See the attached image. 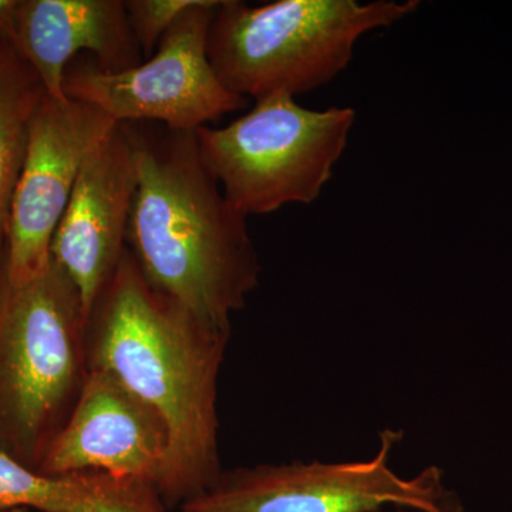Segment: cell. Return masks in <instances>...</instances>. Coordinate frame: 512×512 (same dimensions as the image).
Returning <instances> with one entry per match:
<instances>
[{"instance_id": "cell-15", "label": "cell", "mask_w": 512, "mask_h": 512, "mask_svg": "<svg viewBox=\"0 0 512 512\" xmlns=\"http://www.w3.org/2000/svg\"><path fill=\"white\" fill-rule=\"evenodd\" d=\"M19 0H0V39L13 42Z\"/></svg>"}, {"instance_id": "cell-12", "label": "cell", "mask_w": 512, "mask_h": 512, "mask_svg": "<svg viewBox=\"0 0 512 512\" xmlns=\"http://www.w3.org/2000/svg\"><path fill=\"white\" fill-rule=\"evenodd\" d=\"M168 512L156 488L104 473L47 474L0 451V512Z\"/></svg>"}, {"instance_id": "cell-9", "label": "cell", "mask_w": 512, "mask_h": 512, "mask_svg": "<svg viewBox=\"0 0 512 512\" xmlns=\"http://www.w3.org/2000/svg\"><path fill=\"white\" fill-rule=\"evenodd\" d=\"M167 448L156 413L110 373L89 369L79 399L37 470L110 474L141 481L158 493Z\"/></svg>"}, {"instance_id": "cell-10", "label": "cell", "mask_w": 512, "mask_h": 512, "mask_svg": "<svg viewBox=\"0 0 512 512\" xmlns=\"http://www.w3.org/2000/svg\"><path fill=\"white\" fill-rule=\"evenodd\" d=\"M137 183L133 144L119 123L84 163L50 247L87 316L127 251Z\"/></svg>"}, {"instance_id": "cell-4", "label": "cell", "mask_w": 512, "mask_h": 512, "mask_svg": "<svg viewBox=\"0 0 512 512\" xmlns=\"http://www.w3.org/2000/svg\"><path fill=\"white\" fill-rule=\"evenodd\" d=\"M87 323L82 296L55 262L25 285L0 275V437L5 453L30 467L82 393Z\"/></svg>"}, {"instance_id": "cell-13", "label": "cell", "mask_w": 512, "mask_h": 512, "mask_svg": "<svg viewBox=\"0 0 512 512\" xmlns=\"http://www.w3.org/2000/svg\"><path fill=\"white\" fill-rule=\"evenodd\" d=\"M45 87L13 42L0 39V275L5 271L10 205Z\"/></svg>"}, {"instance_id": "cell-1", "label": "cell", "mask_w": 512, "mask_h": 512, "mask_svg": "<svg viewBox=\"0 0 512 512\" xmlns=\"http://www.w3.org/2000/svg\"><path fill=\"white\" fill-rule=\"evenodd\" d=\"M229 338L148 284L128 248L90 312L89 369L116 377L167 433L158 487L167 505L181 507L221 476L218 380Z\"/></svg>"}, {"instance_id": "cell-14", "label": "cell", "mask_w": 512, "mask_h": 512, "mask_svg": "<svg viewBox=\"0 0 512 512\" xmlns=\"http://www.w3.org/2000/svg\"><path fill=\"white\" fill-rule=\"evenodd\" d=\"M195 2L197 0H124L128 25L141 53L147 57L153 55L165 33Z\"/></svg>"}, {"instance_id": "cell-3", "label": "cell", "mask_w": 512, "mask_h": 512, "mask_svg": "<svg viewBox=\"0 0 512 512\" xmlns=\"http://www.w3.org/2000/svg\"><path fill=\"white\" fill-rule=\"evenodd\" d=\"M419 0H220L208 33V59L225 89L244 99L292 97L325 86L352 62L367 33L392 28Z\"/></svg>"}, {"instance_id": "cell-8", "label": "cell", "mask_w": 512, "mask_h": 512, "mask_svg": "<svg viewBox=\"0 0 512 512\" xmlns=\"http://www.w3.org/2000/svg\"><path fill=\"white\" fill-rule=\"evenodd\" d=\"M117 124L93 104L43 97L10 205L5 258L10 285L29 284L49 268L53 235L80 171Z\"/></svg>"}, {"instance_id": "cell-6", "label": "cell", "mask_w": 512, "mask_h": 512, "mask_svg": "<svg viewBox=\"0 0 512 512\" xmlns=\"http://www.w3.org/2000/svg\"><path fill=\"white\" fill-rule=\"evenodd\" d=\"M403 430L384 429L369 460L292 461L222 470L212 487L181 505L183 512H464L443 470L429 466L414 477L393 470Z\"/></svg>"}, {"instance_id": "cell-5", "label": "cell", "mask_w": 512, "mask_h": 512, "mask_svg": "<svg viewBox=\"0 0 512 512\" xmlns=\"http://www.w3.org/2000/svg\"><path fill=\"white\" fill-rule=\"evenodd\" d=\"M356 123L352 107L313 110L274 93L221 128L195 131L205 167L245 217L309 205L335 173Z\"/></svg>"}, {"instance_id": "cell-2", "label": "cell", "mask_w": 512, "mask_h": 512, "mask_svg": "<svg viewBox=\"0 0 512 512\" xmlns=\"http://www.w3.org/2000/svg\"><path fill=\"white\" fill-rule=\"evenodd\" d=\"M137 192L127 248L148 284L211 328L231 332L261 278L248 218L205 167L195 131L123 123Z\"/></svg>"}, {"instance_id": "cell-11", "label": "cell", "mask_w": 512, "mask_h": 512, "mask_svg": "<svg viewBox=\"0 0 512 512\" xmlns=\"http://www.w3.org/2000/svg\"><path fill=\"white\" fill-rule=\"evenodd\" d=\"M13 45L59 100L67 66L83 53L106 72L143 63L123 0H19Z\"/></svg>"}, {"instance_id": "cell-16", "label": "cell", "mask_w": 512, "mask_h": 512, "mask_svg": "<svg viewBox=\"0 0 512 512\" xmlns=\"http://www.w3.org/2000/svg\"><path fill=\"white\" fill-rule=\"evenodd\" d=\"M380 512H407L406 510H402V508H389V510H384Z\"/></svg>"}, {"instance_id": "cell-7", "label": "cell", "mask_w": 512, "mask_h": 512, "mask_svg": "<svg viewBox=\"0 0 512 512\" xmlns=\"http://www.w3.org/2000/svg\"><path fill=\"white\" fill-rule=\"evenodd\" d=\"M220 0H197L143 63L123 72L101 70L80 55L64 72L69 99L99 107L116 123H156L197 131L249 101L229 92L208 59V33Z\"/></svg>"}]
</instances>
